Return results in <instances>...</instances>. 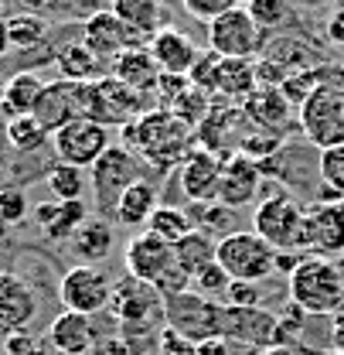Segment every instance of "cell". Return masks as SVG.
<instances>
[{"label": "cell", "mask_w": 344, "mask_h": 355, "mask_svg": "<svg viewBox=\"0 0 344 355\" xmlns=\"http://www.w3.org/2000/svg\"><path fill=\"white\" fill-rule=\"evenodd\" d=\"M123 137H127V147L133 154H140L154 171H171V168H181L184 157L198 147L194 140V130L164 106H154L147 110L143 116H136L133 123L123 127Z\"/></svg>", "instance_id": "cell-1"}, {"label": "cell", "mask_w": 344, "mask_h": 355, "mask_svg": "<svg viewBox=\"0 0 344 355\" xmlns=\"http://www.w3.org/2000/svg\"><path fill=\"white\" fill-rule=\"evenodd\" d=\"M290 301L307 314H338L344 308V270L324 257H307L290 277Z\"/></svg>", "instance_id": "cell-2"}, {"label": "cell", "mask_w": 344, "mask_h": 355, "mask_svg": "<svg viewBox=\"0 0 344 355\" xmlns=\"http://www.w3.org/2000/svg\"><path fill=\"white\" fill-rule=\"evenodd\" d=\"M253 232L262 236L276 253H307V209L290 191H269L253 212Z\"/></svg>", "instance_id": "cell-3"}, {"label": "cell", "mask_w": 344, "mask_h": 355, "mask_svg": "<svg viewBox=\"0 0 344 355\" xmlns=\"http://www.w3.org/2000/svg\"><path fill=\"white\" fill-rule=\"evenodd\" d=\"M143 178L140 157L129 150L127 144H113L92 168H89V184H92V198H96V216L113 219L120 195L127 191L133 181Z\"/></svg>", "instance_id": "cell-4"}, {"label": "cell", "mask_w": 344, "mask_h": 355, "mask_svg": "<svg viewBox=\"0 0 344 355\" xmlns=\"http://www.w3.org/2000/svg\"><path fill=\"white\" fill-rule=\"evenodd\" d=\"M300 127L317 150L344 144V83L324 79L300 103Z\"/></svg>", "instance_id": "cell-5"}, {"label": "cell", "mask_w": 344, "mask_h": 355, "mask_svg": "<svg viewBox=\"0 0 344 355\" xmlns=\"http://www.w3.org/2000/svg\"><path fill=\"white\" fill-rule=\"evenodd\" d=\"M218 266L232 280L259 284L276 273V250L253 229H239V232L218 239Z\"/></svg>", "instance_id": "cell-6"}, {"label": "cell", "mask_w": 344, "mask_h": 355, "mask_svg": "<svg viewBox=\"0 0 344 355\" xmlns=\"http://www.w3.org/2000/svg\"><path fill=\"white\" fill-rule=\"evenodd\" d=\"M221 318H225V304L198 291H184L164 301V324L198 345L208 338H221Z\"/></svg>", "instance_id": "cell-7"}, {"label": "cell", "mask_w": 344, "mask_h": 355, "mask_svg": "<svg viewBox=\"0 0 344 355\" xmlns=\"http://www.w3.org/2000/svg\"><path fill=\"white\" fill-rule=\"evenodd\" d=\"M147 103L150 99L143 92H133L113 76L86 83V120H96L102 127H127L147 113Z\"/></svg>", "instance_id": "cell-8"}, {"label": "cell", "mask_w": 344, "mask_h": 355, "mask_svg": "<svg viewBox=\"0 0 344 355\" xmlns=\"http://www.w3.org/2000/svg\"><path fill=\"white\" fill-rule=\"evenodd\" d=\"M109 297H113V280L106 270L92 263H79L69 266L58 280V301L65 311H75V314H102L109 308Z\"/></svg>", "instance_id": "cell-9"}, {"label": "cell", "mask_w": 344, "mask_h": 355, "mask_svg": "<svg viewBox=\"0 0 344 355\" xmlns=\"http://www.w3.org/2000/svg\"><path fill=\"white\" fill-rule=\"evenodd\" d=\"M208 48L221 58H256L266 48V31L249 17L246 7H232L208 24Z\"/></svg>", "instance_id": "cell-10"}, {"label": "cell", "mask_w": 344, "mask_h": 355, "mask_svg": "<svg viewBox=\"0 0 344 355\" xmlns=\"http://www.w3.org/2000/svg\"><path fill=\"white\" fill-rule=\"evenodd\" d=\"M51 147L62 164H75V168L89 171L113 147V140H109V127H102L96 120H75L58 133H51Z\"/></svg>", "instance_id": "cell-11"}, {"label": "cell", "mask_w": 344, "mask_h": 355, "mask_svg": "<svg viewBox=\"0 0 344 355\" xmlns=\"http://www.w3.org/2000/svg\"><path fill=\"white\" fill-rule=\"evenodd\" d=\"M31 116L48 133H58L75 120H86V83H65V79L48 83Z\"/></svg>", "instance_id": "cell-12"}, {"label": "cell", "mask_w": 344, "mask_h": 355, "mask_svg": "<svg viewBox=\"0 0 344 355\" xmlns=\"http://www.w3.org/2000/svg\"><path fill=\"white\" fill-rule=\"evenodd\" d=\"M79 42L86 44L92 55H99L102 62H116L123 51L129 48H143V35H136L129 24H123L109 7L92 14L89 21H82V38Z\"/></svg>", "instance_id": "cell-13"}, {"label": "cell", "mask_w": 344, "mask_h": 355, "mask_svg": "<svg viewBox=\"0 0 344 355\" xmlns=\"http://www.w3.org/2000/svg\"><path fill=\"white\" fill-rule=\"evenodd\" d=\"M280 331V318L266 308H232L225 304L221 318V338L239 342L246 349H273Z\"/></svg>", "instance_id": "cell-14"}, {"label": "cell", "mask_w": 344, "mask_h": 355, "mask_svg": "<svg viewBox=\"0 0 344 355\" xmlns=\"http://www.w3.org/2000/svg\"><path fill=\"white\" fill-rule=\"evenodd\" d=\"M109 314L120 321V324H136V321H164V297L136 280V277H123L113 284V297H109Z\"/></svg>", "instance_id": "cell-15"}, {"label": "cell", "mask_w": 344, "mask_h": 355, "mask_svg": "<svg viewBox=\"0 0 344 355\" xmlns=\"http://www.w3.org/2000/svg\"><path fill=\"white\" fill-rule=\"evenodd\" d=\"M266 184V175L259 168V161L246 154H228L221 161V181H218V198L228 209H249L256 205V195Z\"/></svg>", "instance_id": "cell-16"}, {"label": "cell", "mask_w": 344, "mask_h": 355, "mask_svg": "<svg viewBox=\"0 0 344 355\" xmlns=\"http://www.w3.org/2000/svg\"><path fill=\"white\" fill-rule=\"evenodd\" d=\"M123 263H127L129 277H136V280H143V284L154 287L177 260H174L171 243H164V239H157L154 232L143 229V232H136V236L127 239V246H123Z\"/></svg>", "instance_id": "cell-17"}, {"label": "cell", "mask_w": 344, "mask_h": 355, "mask_svg": "<svg viewBox=\"0 0 344 355\" xmlns=\"http://www.w3.org/2000/svg\"><path fill=\"white\" fill-rule=\"evenodd\" d=\"M38 294L35 287L14 273V270H0V331H28L31 321L38 318Z\"/></svg>", "instance_id": "cell-18"}, {"label": "cell", "mask_w": 344, "mask_h": 355, "mask_svg": "<svg viewBox=\"0 0 344 355\" xmlns=\"http://www.w3.org/2000/svg\"><path fill=\"white\" fill-rule=\"evenodd\" d=\"M307 253L324 260L344 253V202H317L307 209Z\"/></svg>", "instance_id": "cell-19"}, {"label": "cell", "mask_w": 344, "mask_h": 355, "mask_svg": "<svg viewBox=\"0 0 344 355\" xmlns=\"http://www.w3.org/2000/svg\"><path fill=\"white\" fill-rule=\"evenodd\" d=\"M221 161L212 150L205 147H194L184 164L177 168V184H181V195L188 202H215L218 198V181H221Z\"/></svg>", "instance_id": "cell-20"}, {"label": "cell", "mask_w": 344, "mask_h": 355, "mask_svg": "<svg viewBox=\"0 0 344 355\" xmlns=\"http://www.w3.org/2000/svg\"><path fill=\"white\" fill-rule=\"evenodd\" d=\"M44 338L55 345V352L58 355H92L99 335H96V328H92V318H89V314L62 311V314L48 324Z\"/></svg>", "instance_id": "cell-21"}, {"label": "cell", "mask_w": 344, "mask_h": 355, "mask_svg": "<svg viewBox=\"0 0 344 355\" xmlns=\"http://www.w3.org/2000/svg\"><path fill=\"white\" fill-rule=\"evenodd\" d=\"M89 219L86 202H42L35 205V222L48 243H72L79 225Z\"/></svg>", "instance_id": "cell-22"}, {"label": "cell", "mask_w": 344, "mask_h": 355, "mask_svg": "<svg viewBox=\"0 0 344 355\" xmlns=\"http://www.w3.org/2000/svg\"><path fill=\"white\" fill-rule=\"evenodd\" d=\"M293 103L283 96V89L276 86H259L239 110H242V116L249 120V123H256L262 130H276V133H287L290 127V110Z\"/></svg>", "instance_id": "cell-23"}, {"label": "cell", "mask_w": 344, "mask_h": 355, "mask_svg": "<svg viewBox=\"0 0 344 355\" xmlns=\"http://www.w3.org/2000/svg\"><path fill=\"white\" fill-rule=\"evenodd\" d=\"M256 89H259L256 58H221V65H218V83H215V99L228 103V106H232V103L242 106Z\"/></svg>", "instance_id": "cell-24"}, {"label": "cell", "mask_w": 344, "mask_h": 355, "mask_svg": "<svg viewBox=\"0 0 344 355\" xmlns=\"http://www.w3.org/2000/svg\"><path fill=\"white\" fill-rule=\"evenodd\" d=\"M113 79H120L123 86H129L133 92H157V83H161V65L157 58L150 55V48H129L123 51L116 62H113Z\"/></svg>", "instance_id": "cell-25"}, {"label": "cell", "mask_w": 344, "mask_h": 355, "mask_svg": "<svg viewBox=\"0 0 344 355\" xmlns=\"http://www.w3.org/2000/svg\"><path fill=\"white\" fill-rule=\"evenodd\" d=\"M44 86H48V83H44L35 69L14 72V76L3 83V89H0V113H3L7 120L35 113V106H38V99H42Z\"/></svg>", "instance_id": "cell-26"}, {"label": "cell", "mask_w": 344, "mask_h": 355, "mask_svg": "<svg viewBox=\"0 0 344 355\" xmlns=\"http://www.w3.org/2000/svg\"><path fill=\"white\" fill-rule=\"evenodd\" d=\"M113 246H116V229H113V222L102 219V216H89L79 225V232L72 236V243H69V250L82 263H92V266L102 263L113 253Z\"/></svg>", "instance_id": "cell-27"}, {"label": "cell", "mask_w": 344, "mask_h": 355, "mask_svg": "<svg viewBox=\"0 0 344 355\" xmlns=\"http://www.w3.org/2000/svg\"><path fill=\"white\" fill-rule=\"evenodd\" d=\"M150 55L157 58L161 72H181V76H188V69L198 58V44L191 42L184 31H177V28H161L150 38Z\"/></svg>", "instance_id": "cell-28"}, {"label": "cell", "mask_w": 344, "mask_h": 355, "mask_svg": "<svg viewBox=\"0 0 344 355\" xmlns=\"http://www.w3.org/2000/svg\"><path fill=\"white\" fill-rule=\"evenodd\" d=\"M157 209H161V202H157V184L147 181V178H140V181H133L127 191L120 195L113 219L120 222V225H127V229H147V222H150V216H154Z\"/></svg>", "instance_id": "cell-29"}, {"label": "cell", "mask_w": 344, "mask_h": 355, "mask_svg": "<svg viewBox=\"0 0 344 355\" xmlns=\"http://www.w3.org/2000/svg\"><path fill=\"white\" fill-rule=\"evenodd\" d=\"M235 120H239L235 106H228V103L215 99L212 110H208V116H205V120L198 123V130H194L198 147L212 150V154H218V157H228V140H225V137H232Z\"/></svg>", "instance_id": "cell-30"}, {"label": "cell", "mask_w": 344, "mask_h": 355, "mask_svg": "<svg viewBox=\"0 0 344 355\" xmlns=\"http://www.w3.org/2000/svg\"><path fill=\"white\" fill-rule=\"evenodd\" d=\"M55 65H58V76L65 83H96V79L106 76V62L99 55H92L82 42L58 48L55 51Z\"/></svg>", "instance_id": "cell-31"}, {"label": "cell", "mask_w": 344, "mask_h": 355, "mask_svg": "<svg viewBox=\"0 0 344 355\" xmlns=\"http://www.w3.org/2000/svg\"><path fill=\"white\" fill-rule=\"evenodd\" d=\"M174 260L194 280L201 270H208L212 263H218V239L208 236V232H201V229H191L181 243H174Z\"/></svg>", "instance_id": "cell-32"}, {"label": "cell", "mask_w": 344, "mask_h": 355, "mask_svg": "<svg viewBox=\"0 0 344 355\" xmlns=\"http://www.w3.org/2000/svg\"><path fill=\"white\" fill-rule=\"evenodd\" d=\"M161 7L164 0H109V10L143 38H154L161 31Z\"/></svg>", "instance_id": "cell-33"}, {"label": "cell", "mask_w": 344, "mask_h": 355, "mask_svg": "<svg viewBox=\"0 0 344 355\" xmlns=\"http://www.w3.org/2000/svg\"><path fill=\"white\" fill-rule=\"evenodd\" d=\"M191 222H198L194 229H201V232H208V236H215V239H225V236H232V232H239L235 229V222H239V209H228V205H221V202H191V209H184Z\"/></svg>", "instance_id": "cell-34"}, {"label": "cell", "mask_w": 344, "mask_h": 355, "mask_svg": "<svg viewBox=\"0 0 344 355\" xmlns=\"http://www.w3.org/2000/svg\"><path fill=\"white\" fill-rule=\"evenodd\" d=\"M48 191L55 195V202H86V188H89V171L75 168V164H62L55 161L44 175Z\"/></svg>", "instance_id": "cell-35"}, {"label": "cell", "mask_w": 344, "mask_h": 355, "mask_svg": "<svg viewBox=\"0 0 344 355\" xmlns=\"http://www.w3.org/2000/svg\"><path fill=\"white\" fill-rule=\"evenodd\" d=\"M3 140L17 150V154H38L42 147L51 144V133L28 113V116H14L3 123Z\"/></svg>", "instance_id": "cell-36"}, {"label": "cell", "mask_w": 344, "mask_h": 355, "mask_svg": "<svg viewBox=\"0 0 344 355\" xmlns=\"http://www.w3.org/2000/svg\"><path fill=\"white\" fill-rule=\"evenodd\" d=\"M7 38H10V48L31 51V48H38V44L48 42V21H44L42 14L21 10V14L7 17Z\"/></svg>", "instance_id": "cell-37"}, {"label": "cell", "mask_w": 344, "mask_h": 355, "mask_svg": "<svg viewBox=\"0 0 344 355\" xmlns=\"http://www.w3.org/2000/svg\"><path fill=\"white\" fill-rule=\"evenodd\" d=\"M194 229V222H191V216L181 209V205H161L154 216H150V222H147V232H154L157 239H164V243H181L188 232Z\"/></svg>", "instance_id": "cell-38"}, {"label": "cell", "mask_w": 344, "mask_h": 355, "mask_svg": "<svg viewBox=\"0 0 344 355\" xmlns=\"http://www.w3.org/2000/svg\"><path fill=\"white\" fill-rule=\"evenodd\" d=\"M161 331H164V321L120 324V338L129 355H161Z\"/></svg>", "instance_id": "cell-39"}, {"label": "cell", "mask_w": 344, "mask_h": 355, "mask_svg": "<svg viewBox=\"0 0 344 355\" xmlns=\"http://www.w3.org/2000/svg\"><path fill=\"white\" fill-rule=\"evenodd\" d=\"M283 144H287V133H276V130H256L242 133L239 140H235V154H246V157H253V161H269L273 154H280L283 150Z\"/></svg>", "instance_id": "cell-40"}, {"label": "cell", "mask_w": 344, "mask_h": 355, "mask_svg": "<svg viewBox=\"0 0 344 355\" xmlns=\"http://www.w3.org/2000/svg\"><path fill=\"white\" fill-rule=\"evenodd\" d=\"M317 178H320V184L331 195L344 198V144L327 147V150L317 154Z\"/></svg>", "instance_id": "cell-41"}, {"label": "cell", "mask_w": 344, "mask_h": 355, "mask_svg": "<svg viewBox=\"0 0 344 355\" xmlns=\"http://www.w3.org/2000/svg\"><path fill=\"white\" fill-rule=\"evenodd\" d=\"M246 10H249V17L256 21L266 35L290 21V0H249Z\"/></svg>", "instance_id": "cell-42"}, {"label": "cell", "mask_w": 344, "mask_h": 355, "mask_svg": "<svg viewBox=\"0 0 344 355\" xmlns=\"http://www.w3.org/2000/svg\"><path fill=\"white\" fill-rule=\"evenodd\" d=\"M218 65H221V55H218V51H212V48L198 51L194 65L188 69V79H191V86H194V89H201V92H208V96H215Z\"/></svg>", "instance_id": "cell-43"}, {"label": "cell", "mask_w": 344, "mask_h": 355, "mask_svg": "<svg viewBox=\"0 0 344 355\" xmlns=\"http://www.w3.org/2000/svg\"><path fill=\"white\" fill-rule=\"evenodd\" d=\"M28 212H31L28 191L17 184H3L0 188V225H17L28 219Z\"/></svg>", "instance_id": "cell-44"}, {"label": "cell", "mask_w": 344, "mask_h": 355, "mask_svg": "<svg viewBox=\"0 0 344 355\" xmlns=\"http://www.w3.org/2000/svg\"><path fill=\"white\" fill-rule=\"evenodd\" d=\"M212 103H215V96H208V92H201V89H191L181 103H174L171 113H177L191 130H198V123L208 116V110H212Z\"/></svg>", "instance_id": "cell-45"}, {"label": "cell", "mask_w": 344, "mask_h": 355, "mask_svg": "<svg viewBox=\"0 0 344 355\" xmlns=\"http://www.w3.org/2000/svg\"><path fill=\"white\" fill-rule=\"evenodd\" d=\"M280 318V331H276V345H293L297 349V342H300V335H303V324L310 321V314L303 308H297L293 301L287 304V308L276 314Z\"/></svg>", "instance_id": "cell-46"}, {"label": "cell", "mask_w": 344, "mask_h": 355, "mask_svg": "<svg viewBox=\"0 0 344 355\" xmlns=\"http://www.w3.org/2000/svg\"><path fill=\"white\" fill-rule=\"evenodd\" d=\"M324 79H327V72H320V69H303V72H293L280 89H283V96H287L293 106H300L303 99L320 86Z\"/></svg>", "instance_id": "cell-47"}, {"label": "cell", "mask_w": 344, "mask_h": 355, "mask_svg": "<svg viewBox=\"0 0 344 355\" xmlns=\"http://www.w3.org/2000/svg\"><path fill=\"white\" fill-rule=\"evenodd\" d=\"M191 89L194 86H191V79H188V76H181V72H161V83H157L154 99H157V106L171 110L174 103H181Z\"/></svg>", "instance_id": "cell-48"}, {"label": "cell", "mask_w": 344, "mask_h": 355, "mask_svg": "<svg viewBox=\"0 0 344 355\" xmlns=\"http://www.w3.org/2000/svg\"><path fill=\"white\" fill-rule=\"evenodd\" d=\"M228 284H232V277L218 263H212L208 270H201V273L191 280V291H198V294H205V297H212V301H221L225 291H228Z\"/></svg>", "instance_id": "cell-49"}, {"label": "cell", "mask_w": 344, "mask_h": 355, "mask_svg": "<svg viewBox=\"0 0 344 355\" xmlns=\"http://www.w3.org/2000/svg\"><path fill=\"white\" fill-rule=\"evenodd\" d=\"M259 301H262V291L259 284H249V280H232L221 297V304H232V308H262Z\"/></svg>", "instance_id": "cell-50"}, {"label": "cell", "mask_w": 344, "mask_h": 355, "mask_svg": "<svg viewBox=\"0 0 344 355\" xmlns=\"http://www.w3.org/2000/svg\"><path fill=\"white\" fill-rule=\"evenodd\" d=\"M194 21H205V24H212L215 17H221L225 10H232V7H239L235 0H184L181 3Z\"/></svg>", "instance_id": "cell-51"}, {"label": "cell", "mask_w": 344, "mask_h": 355, "mask_svg": "<svg viewBox=\"0 0 344 355\" xmlns=\"http://www.w3.org/2000/svg\"><path fill=\"white\" fill-rule=\"evenodd\" d=\"M154 291H157L164 301H168V297H177V294L191 291V277H188V273H184V270H181L177 263H174L171 270H168V273H164V277L154 284Z\"/></svg>", "instance_id": "cell-52"}, {"label": "cell", "mask_w": 344, "mask_h": 355, "mask_svg": "<svg viewBox=\"0 0 344 355\" xmlns=\"http://www.w3.org/2000/svg\"><path fill=\"white\" fill-rule=\"evenodd\" d=\"M161 355H198V342L177 335L174 328L164 324V331H161Z\"/></svg>", "instance_id": "cell-53"}, {"label": "cell", "mask_w": 344, "mask_h": 355, "mask_svg": "<svg viewBox=\"0 0 344 355\" xmlns=\"http://www.w3.org/2000/svg\"><path fill=\"white\" fill-rule=\"evenodd\" d=\"M0 352L3 355H35L38 352V338H35L31 331H7Z\"/></svg>", "instance_id": "cell-54"}, {"label": "cell", "mask_w": 344, "mask_h": 355, "mask_svg": "<svg viewBox=\"0 0 344 355\" xmlns=\"http://www.w3.org/2000/svg\"><path fill=\"white\" fill-rule=\"evenodd\" d=\"M92 355H129V352H127V345H123V338H120V331H116L109 338H96Z\"/></svg>", "instance_id": "cell-55"}, {"label": "cell", "mask_w": 344, "mask_h": 355, "mask_svg": "<svg viewBox=\"0 0 344 355\" xmlns=\"http://www.w3.org/2000/svg\"><path fill=\"white\" fill-rule=\"evenodd\" d=\"M307 257H310V253H297V250L276 253V273H287V277H290V273H293V270H297V266H300Z\"/></svg>", "instance_id": "cell-56"}, {"label": "cell", "mask_w": 344, "mask_h": 355, "mask_svg": "<svg viewBox=\"0 0 344 355\" xmlns=\"http://www.w3.org/2000/svg\"><path fill=\"white\" fill-rule=\"evenodd\" d=\"M327 38L344 48V3L341 7H334V10H331V17H327Z\"/></svg>", "instance_id": "cell-57"}, {"label": "cell", "mask_w": 344, "mask_h": 355, "mask_svg": "<svg viewBox=\"0 0 344 355\" xmlns=\"http://www.w3.org/2000/svg\"><path fill=\"white\" fill-rule=\"evenodd\" d=\"M331 345H334V352L344 355V311H338V314H331Z\"/></svg>", "instance_id": "cell-58"}, {"label": "cell", "mask_w": 344, "mask_h": 355, "mask_svg": "<svg viewBox=\"0 0 344 355\" xmlns=\"http://www.w3.org/2000/svg\"><path fill=\"white\" fill-rule=\"evenodd\" d=\"M31 14H58V7H62V0H21Z\"/></svg>", "instance_id": "cell-59"}, {"label": "cell", "mask_w": 344, "mask_h": 355, "mask_svg": "<svg viewBox=\"0 0 344 355\" xmlns=\"http://www.w3.org/2000/svg\"><path fill=\"white\" fill-rule=\"evenodd\" d=\"M198 355H232L228 352V342L225 338H208L198 345Z\"/></svg>", "instance_id": "cell-60"}, {"label": "cell", "mask_w": 344, "mask_h": 355, "mask_svg": "<svg viewBox=\"0 0 344 355\" xmlns=\"http://www.w3.org/2000/svg\"><path fill=\"white\" fill-rule=\"evenodd\" d=\"M10 51V38H7V17H0V58Z\"/></svg>", "instance_id": "cell-61"}, {"label": "cell", "mask_w": 344, "mask_h": 355, "mask_svg": "<svg viewBox=\"0 0 344 355\" xmlns=\"http://www.w3.org/2000/svg\"><path fill=\"white\" fill-rule=\"evenodd\" d=\"M242 355H266V349H246Z\"/></svg>", "instance_id": "cell-62"}, {"label": "cell", "mask_w": 344, "mask_h": 355, "mask_svg": "<svg viewBox=\"0 0 344 355\" xmlns=\"http://www.w3.org/2000/svg\"><path fill=\"white\" fill-rule=\"evenodd\" d=\"M235 3H239V7H246V3H249V0H235Z\"/></svg>", "instance_id": "cell-63"}, {"label": "cell", "mask_w": 344, "mask_h": 355, "mask_svg": "<svg viewBox=\"0 0 344 355\" xmlns=\"http://www.w3.org/2000/svg\"><path fill=\"white\" fill-rule=\"evenodd\" d=\"M177 3H184V0H177Z\"/></svg>", "instance_id": "cell-64"}]
</instances>
